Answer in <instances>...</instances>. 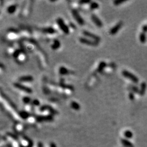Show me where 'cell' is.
I'll return each mask as SVG.
<instances>
[{
    "label": "cell",
    "instance_id": "obj_1",
    "mask_svg": "<svg viewBox=\"0 0 147 147\" xmlns=\"http://www.w3.org/2000/svg\"><path fill=\"white\" fill-rule=\"evenodd\" d=\"M57 23L58 25L59 26V27L61 28V30H62V31L63 32H64L65 33H68L69 31V28L68 26L65 25L64 21L63 20V19L62 18H58L57 19Z\"/></svg>",
    "mask_w": 147,
    "mask_h": 147
},
{
    "label": "cell",
    "instance_id": "obj_2",
    "mask_svg": "<svg viewBox=\"0 0 147 147\" xmlns=\"http://www.w3.org/2000/svg\"><path fill=\"white\" fill-rule=\"evenodd\" d=\"M14 85L15 88H16L19 89L20 90H21V91L26 92V93H32V91L31 89L25 86V85L20 84V83L15 82L14 83Z\"/></svg>",
    "mask_w": 147,
    "mask_h": 147
},
{
    "label": "cell",
    "instance_id": "obj_3",
    "mask_svg": "<svg viewBox=\"0 0 147 147\" xmlns=\"http://www.w3.org/2000/svg\"><path fill=\"white\" fill-rule=\"evenodd\" d=\"M72 14H73V16L74 17V18L75 19L77 22L80 24V25H82L84 24V21L82 19V17L80 15V14H78V13L77 12V11L75 9H73L72 10Z\"/></svg>",
    "mask_w": 147,
    "mask_h": 147
},
{
    "label": "cell",
    "instance_id": "obj_4",
    "mask_svg": "<svg viewBox=\"0 0 147 147\" xmlns=\"http://www.w3.org/2000/svg\"><path fill=\"white\" fill-rule=\"evenodd\" d=\"M83 33L85 36L89 37V38H92L94 41H95L96 42L100 40L99 37L96 36V35L94 34L93 33H92L91 32L87 31H83Z\"/></svg>",
    "mask_w": 147,
    "mask_h": 147
},
{
    "label": "cell",
    "instance_id": "obj_5",
    "mask_svg": "<svg viewBox=\"0 0 147 147\" xmlns=\"http://www.w3.org/2000/svg\"><path fill=\"white\" fill-rule=\"evenodd\" d=\"M80 41L81 43L83 44H85L91 45V46H95L97 45V42L94 40H91L89 39H85V38H80Z\"/></svg>",
    "mask_w": 147,
    "mask_h": 147
},
{
    "label": "cell",
    "instance_id": "obj_6",
    "mask_svg": "<svg viewBox=\"0 0 147 147\" xmlns=\"http://www.w3.org/2000/svg\"><path fill=\"white\" fill-rule=\"evenodd\" d=\"M92 19L94 23L96 25H97L98 27H101L102 26V23L101 21L99 19V17L96 16V15L93 14L92 15Z\"/></svg>",
    "mask_w": 147,
    "mask_h": 147
},
{
    "label": "cell",
    "instance_id": "obj_7",
    "mask_svg": "<svg viewBox=\"0 0 147 147\" xmlns=\"http://www.w3.org/2000/svg\"><path fill=\"white\" fill-rule=\"evenodd\" d=\"M19 81H23V82H30V81H32L33 80V77L32 76L30 75H27V76H23L20 77L19 78Z\"/></svg>",
    "mask_w": 147,
    "mask_h": 147
},
{
    "label": "cell",
    "instance_id": "obj_8",
    "mask_svg": "<svg viewBox=\"0 0 147 147\" xmlns=\"http://www.w3.org/2000/svg\"><path fill=\"white\" fill-rule=\"evenodd\" d=\"M15 9H16V6L13 4V5H11L7 8V12L10 14H12L13 13L15 12Z\"/></svg>",
    "mask_w": 147,
    "mask_h": 147
},
{
    "label": "cell",
    "instance_id": "obj_9",
    "mask_svg": "<svg viewBox=\"0 0 147 147\" xmlns=\"http://www.w3.org/2000/svg\"><path fill=\"white\" fill-rule=\"evenodd\" d=\"M21 145L24 147H26L28 146V144H29V141L27 140V139H21Z\"/></svg>",
    "mask_w": 147,
    "mask_h": 147
},
{
    "label": "cell",
    "instance_id": "obj_10",
    "mask_svg": "<svg viewBox=\"0 0 147 147\" xmlns=\"http://www.w3.org/2000/svg\"><path fill=\"white\" fill-rule=\"evenodd\" d=\"M71 105V107L75 109H78V108L79 109V105H78L77 103H76V102H75V101L72 102Z\"/></svg>",
    "mask_w": 147,
    "mask_h": 147
},
{
    "label": "cell",
    "instance_id": "obj_11",
    "mask_svg": "<svg viewBox=\"0 0 147 147\" xmlns=\"http://www.w3.org/2000/svg\"><path fill=\"white\" fill-rule=\"evenodd\" d=\"M43 31L47 32V33H52L54 32V30L53 29H52L51 28H45V29H44Z\"/></svg>",
    "mask_w": 147,
    "mask_h": 147
},
{
    "label": "cell",
    "instance_id": "obj_12",
    "mask_svg": "<svg viewBox=\"0 0 147 147\" xmlns=\"http://www.w3.org/2000/svg\"><path fill=\"white\" fill-rule=\"evenodd\" d=\"M98 6H99L98 4L97 3H96V2H92V4H91V8H93V9L98 8Z\"/></svg>",
    "mask_w": 147,
    "mask_h": 147
},
{
    "label": "cell",
    "instance_id": "obj_13",
    "mask_svg": "<svg viewBox=\"0 0 147 147\" xmlns=\"http://www.w3.org/2000/svg\"><path fill=\"white\" fill-rule=\"evenodd\" d=\"M54 45H56L55 49H57V48L59 46H60V43H58V41H54V44L52 45V47H54Z\"/></svg>",
    "mask_w": 147,
    "mask_h": 147
},
{
    "label": "cell",
    "instance_id": "obj_14",
    "mask_svg": "<svg viewBox=\"0 0 147 147\" xmlns=\"http://www.w3.org/2000/svg\"><path fill=\"white\" fill-rule=\"evenodd\" d=\"M66 70H67V69H65L64 67L61 68L60 70V73H61V74H65V73H66V72H67Z\"/></svg>",
    "mask_w": 147,
    "mask_h": 147
},
{
    "label": "cell",
    "instance_id": "obj_15",
    "mask_svg": "<svg viewBox=\"0 0 147 147\" xmlns=\"http://www.w3.org/2000/svg\"><path fill=\"white\" fill-rule=\"evenodd\" d=\"M23 101L25 102V103H27V102H28V101H30V99L28 98V97H26V98H23Z\"/></svg>",
    "mask_w": 147,
    "mask_h": 147
},
{
    "label": "cell",
    "instance_id": "obj_16",
    "mask_svg": "<svg viewBox=\"0 0 147 147\" xmlns=\"http://www.w3.org/2000/svg\"><path fill=\"white\" fill-rule=\"evenodd\" d=\"M33 102H34V104L36 105H38V104H39V103L38 101L37 100H34Z\"/></svg>",
    "mask_w": 147,
    "mask_h": 147
}]
</instances>
